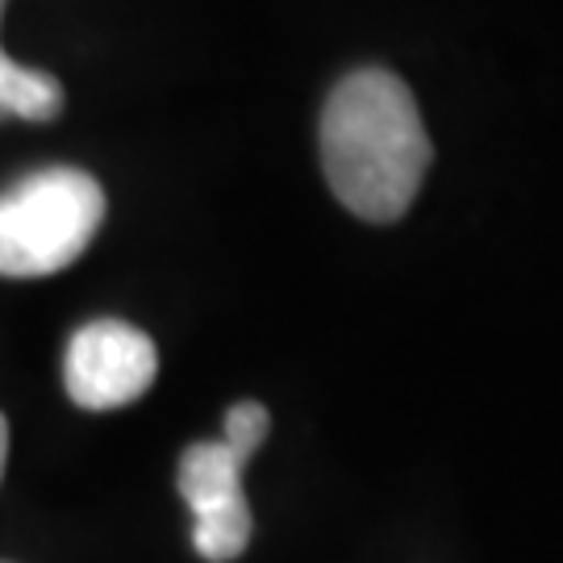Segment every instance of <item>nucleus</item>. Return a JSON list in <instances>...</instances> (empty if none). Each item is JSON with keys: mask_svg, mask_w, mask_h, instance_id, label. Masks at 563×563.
I'll return each mask as SVG.
<instances>
[{"mask_svg": "<svg viewBox=\"0 0 563 563\" xmlns=\"http://www.w3.org/2000/svg\"><path fill=\"white\" fill-rule=\"evenodd\" d=\"M330 192L363 222H397L430 172V139L413 92L384 67H363L322 109Z\"/></svg>", "mask_w": 563, "mask_h": 563, "instance_id": "1", "label": "nucleus"}, {"mask_svg": "<svg viewBox=\"0 0 563 563\" xmlns=\"http://www.w3.org/2000/svg\"><path fill=\"white\" fill-rule=\"evenodd\" d=\"M104 222V192L88 172L46 167L0 197V276L34 280L76 263Z\"/></svg>", "mask_w": 563, "mask_h": 563, "instance_id": "2", "label": "nucleus"}, {"mask_svg": "<svg viewBox=\"0 0 563 563\" xmlns=\"http://www.w3.org/2000/svg\"><path fill=\"white\" fill-rule=\"evenodd\" d=\"M159 351L142 330L125 322H88L67 342L63 384L80 409H121L134 405L155 384Z\"/></svg>", "mask_w": 563, "mask_h": 563, "instance_id": "3", "label": "nucleus"}, {"mask_svg": "<svg viewBox=\"0 0 563 563\" xmlns=\"http://www.w3.org/2000/svg\"><path fill=\"white\" fill-rule=\"evenodd\" d=\"M242 467L246 455H239L230 443H192L180 455V497L192 509V547L209 563L239 560L251 543V505L242 497Z\"/></svg>", "mask_w": 563, "mask_h": 563, "instance_id": "4", "label": "nucleus"}, {"mask_svg": "<svg viewBox=\"0 0 563 563\" xmlns=\"http://www.w3.org/2000/svg\"><path fill=\"white\" fill-rule=\"evenodd\" d=\"M4 13V0H0ZM63 109V88L46 71H30L13 63L0 51V118H25V121H51Z\"/></svg>", "mask_w": 563, "mask_h": 563, "instance_id": "5", "label": "nucleus"}, {"mask_svg": "<svg viewBox=\"0 0 563 563\" xmlns=\"http://www.w3.org/2000/svg\"><path fill=\"white\" fill-rule=\"evenodd\" d=\"M267 426H272V418H267V409H263L260 401H239L230 413H225V434L222 443H230L239 455H255L260 451V443L267 439Z\"/></svg>", "mask_w": 563, "mask_h": 563, "instance_id": "6", "label": "nucleus"}, {"mask_svg": "<svg viewBox=\"0 0 563 563\" xmlns=\"http://www.w3.org/2000/svg\"><path fill=\"white\" fill-rule=\"evenodd\" d=\"M4 460H9V422L0 413V476H4Z\"/></svg>", "mask_w": 563, "mask_h": 563, "instance_id": "7", "label": "nucleus"}]
</instances>
